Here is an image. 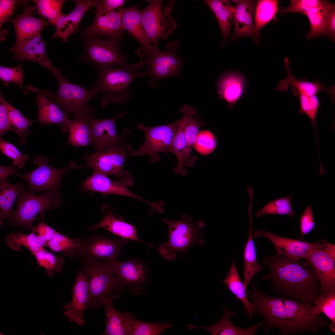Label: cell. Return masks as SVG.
Segmentation results:
<instances>
[{"mask_svg": "<svg viewBox=\"0 0 335 335\" xmlns=\"http://www.w3.org/2000/svg\"><path fill=\"white\" fill-rule=\"evenodd\" d=\"M246 291L254 305V312L264 319L265 333L276 328L281 335L315 333L328 325L327 319L315 313L314 304H304L278 296L270 297L261 291L256 284Z\"/></svg>", "mask_w": 335, "mask_h": 335, "instance_id": "6da1fadb", "label": "cell"}, {"mask_svg": "<svg viewBox=\"0 0 335 335\" xmlns=\"http://www.w3.org/2000/svg\"><path fill=\"white\" fill-rule=\"evenodd\" d=\"M269 272L262 276L272 282L273 291L282 297L311 305L320 290L319 281L305 259H295L282 254L263 258Z\"/></svg>", "mask_w": 335, "mask_h": 335, "instance_id": "7a4b0ae2", "label": "cell"}, {"mask_svg": "<svg viewBox=\"0 0 335 335\" xmlns=\"http://www.w3.org/2000/svg\"><path fill=\"white\" fill-rule=\"evenodd\" d=\"M162 221L168 227L169 239L160 245L158 250L166 260H175L177 257V252L183 254L186 257L190 248L197 244L203 243L201 231L205 224L203 221H198L194 223L191 217L186 214H184L180 220L164 218Z\"/></svg>", "mask_w": 335, "mask_h": 335, "instance_id": "3957f363", "label": "cell"}, {"mask_svg": "<svg viewBox=\"0 0 335 335\" xmlns=\"http://www.w3.org/2000/svg\"><path fill=\"white\" fill-rule=\"evenodd\" d=\"M58 89L52 93L47 90L38 89L28 85V89L43 94L51 98L63 110L74 115L75 118L85 116L93 117V108L87 105L88 101L95 97L99 92L93 85L88 89L73 83L67 80L63 74L56 78Z\"/></svg>", "mask_w": 335, "mask_h": 335, "instance_id": "277c9868", "label": "cell"}, {"mask_svg": "<svg viewBox=\"0 0 335 335\" xmlns=\"http://www.w3.org/2000/svg\"><path fill=\"white\" fill-rule=\"evenodd\" d=\"M147 70L136 73L125 66L97 68V75L93 85L101 92L100 105L103 108L112 103L123 104L130 98L128 88L136 79L148 76Z\"/></svg>", "mask_w": 335, "mask_h": 335, "instance_id": "5b68a950", "label": "cell"}, {"mask_svg": "<svg viewBox=\"0 0 335 335\" xmlns=\"http://www.w3.org/2000/svg\"><path fill=\"white\" fill-rule=\"evenodd\" d=\"M33 193L25 189L18 197L16 210L7 219L11 225L32 231L35 227L34 222L43 220L46 211L52 210L63 201L59 190L45 192L38 195Z\"/></svg>", "mask_w": 335, "mask_h": 335, "instance_id": "8992f818", "label": "cell"}, {"mask_svg": "<svg viewBox=\"0 0 335 335\" xmlns=\"http://www.w3.org/2000/svg\"><path fill=\"white\" fill-rule=\"evenodd\" d=\"M158 44L150 43L147 52L140 57L141 60H146L149 77L147 86L153 89L157 88L156 82L159 79L172 76L180 78V70L184 63L177 55L180 46L179 40L167 42L165 51L160 50Z\"/></svg>", "mask_w": 335, "mask_h": 335, "instance_id": "52a82bcc", "label": "cell"}, {"mask_svg": "<svg viewBox=\"0 0 335 335\" xmlns=\"http://www.w3.org/2000/svg\"><path fill=\"white\" fill-rule=\"evenodd\" d=\"M78 257L88 281L89 299L86 309H97L102 306L103 299L116 292L112 261L101 262L90 257Z\"/></svg>", "mask_w": 335, "mask_h": 335, "instance_id": "ba28073f", "label": "cell"}, {"mask_svg": "<svg viewBox=\"0 0 335 335\" xmlns=\"http://www.w3.org/2000/svg\"><path fill=\"white\" fill-rule=\"evenodd\" d=\"M121 38L104 39L95 37H87L85 44V53L81 60L90 62L99 68L115 66H125L132 71L140 73L141 68L145 65V60L134 64L127 62V57L121 52Z\"/></svg>", "mask_w": 335, "mask_h": 335, "instance_id": "9c48e42d", "label": "cell"}, {"mask_svg": "<svg viewBox=\"0 0 335 335\" xmlns=\"http://www.w3.org/2000/svg\"><path fill=\"white\" fill-rule=\"evenodd\" d=\"M131 145L124 140L121 143L109 149L84 156L86 163L80 166L92 169L106 175H112L119 178V181L127 187L132 186L134 179L131 174L123 169L127 153L130 151Z\"/></svg>", "mask_w": 335, "mask_h": 335, "instance_id": "30bf717a", "label": "cell"}, {"mask_svg": "<svg viewBox=\"0 0 335 335\" xmlns=\"http://www.w3.org/2000/svg\"><path fill=\"white\" fill-rule=\"evenodd\" d=\"M148 6L140 11L142 27L150 43H158L160 38L165 39L172 35L177 28L176 21L170 13L175 4L171 1L162 10L164 1H149Z\"/></svg>", "mask_w": 335, "mask_h": 335, "instance_id": "8fae6325", "label": "cell"}, {"mask_svg": "<svg viewBox=\"0 0 335 335\" xmlns=\"http://www.w3.org/2000/svg\"><path fill=\"white\" fill-rule=\"evenodd\" d=\"M49 159L39 154L33 161L34 164L37 167L22 174L21 178L26 181L28 190L31 193L59 190L62 177L69 171L78 168L74 161H70L66 167L62 168L52 167L49 164Z\"/></svg>", "mask_w": 335, "mask_h": 335, "instance_id": "7c38bea8", "label": "cell"}, {"mask_svg": "<svg viewBox=\"0 0 335 335\" xmlns=\"http://www.w3.org/2000/svg\"><path fill=\"white\" fill-rule=\"evenodd\" d=\"M181 121V119L166 125L156 127H147L138 123L136 128L142 131L145 135V141L138 150L127 153V156H140L145 154L150 156V161L154 163L160 158L159 153L168 152L174 134Z\"/></svg>", "mask_w": 335, "mask_h": 335, "instance_id": "4fadbf2b", "label": "cell"}, {"mask_svg": "<svg viewBox=\"0 0 335 335\" xmlns=\"http://www.w3.org/2000/svg\"><path fill=\"white\" fill-rule=\"evenodd\" d=\"M112 266L116 279V292L122 293L127 287H130V292L134 294L143 292V285L147 281L148 276L146 267L141 260H115L112 261Z\"/></svg>", "mask_w": 335, "mask_h": 335, "instance_id": "5bb4252c", "label": "cell"}, {"mask_svg": "<svg viewBox=\"0 0 335 335\" xmlns=\"http://www.w3.org/2000/svg\"><path fill=\"white\" fill-rule=\"evenodd\" d=\"M81 239V247L77 256L105 261L118 260L122 248L129 241L121 237L111 239L106 235L97 234Z\"/></svg>", "mask_w": 335, "mask_h": 335, "instance_id": "9a60e30c", "label": "cell"}, {"mask_svg": "<svg viewBox=\"0 0 335 335\" xmlns=\"http://www.w3.org/2000/svg\"><path fill=\"white\" fill-rule=\"evenodd\" d=\"M125 111L118 113L112 117L103 119H96L89 116L88 118L91 130V145L96 152L106 150L121 143L129 134L124 131L122 136L117 132L115 123L117 119L124 118Z\"/></svg>", "mask_w": 335, "mask_h": 335, "instance_id": "2e32d148", "label": "cell"}, {"mask_svg": "<svg viewBox=\"0 0 335 335\" xmlns=\"http://www.w3.org/2000/svg\"><path fill=\"white\" fill-rule=\"evenodd\" d=\"M253 234L255 238L263 237L268 239L275 246L276 251L275 254L284 255L297 259L306 258L314 250L324 246L326 242L320 240L316 243H310L280 236L266 230L256 229Z\"/></svg>", "mask_w": 335, "mask_h": 335, "instance_id": "e0dca14e", "label": "cell"}, {"mask_svg": "<svg viewBox=\"0 0 335 335\" xmlns=\"http://www.w3.org/2000/svg\"><path fill=\"white\" fill-rule=\"evenodd\" d=\"M45 42L38 34L15 45L9 51L13 53L14 60H27L36 63L48 69L56 78L62 74L60 69L53 66L48 58L45 49Z\"/></svg>", "mask_w": 335, "mask_h": 335, "instance_id": "ac0fdd59", "label": "cell"}, {"mask_svg": "<svg viewBox=\"0 0 335 335\" xmlns=\"http://www.w3.org/2000/svg\"><path fill=\"white\" fill-rule=\"evenodd\" d=\"M326 244L314 250L304 258L319 281L320 290L318 296L320 297L325 296L335 288V260L324 250Z\"/></svg>", "mask_w": 335, "mask_h": 335, "instance_id": "d6986e66", "label": "cell"}, {"mask_svg": "<svg viewBox=\"0 0 335 335\" xmlns=\"http://www.w3.org/2000/svg\"><path fill=\"white\" fill-rule=\"evenodd\" d=\"M71 302L65 305L64 313L69 322L79 326L83 325L84 311L89 301V293L87 278L85 274L78 270L73 288Z\"/></svg>", "mask_w": 335, "mask_h": 335, "instance_id": "ffe728a7", "label": "cell"}, {"mask_svg": "<svg viewBox=\"0 0 335 335\" xmlns=\"http://www.w3.org/2000/svg\"><path fill=\"white\" fill-rule=\"evenodd\" d=\"M96 16L92 24L84 30L86 37L104 36L109 38H122L125 30L120 16L116 11H108L96 8Z\"/></svg>", "mask_w": 335, "mask_h": 335, "instance_id": "44dd1931", "label": "cell"}, {"mask_svg": "<svg viewBox=\"0 0 335 335\" xmlns=\"http://www.w3.org/2000/svg\"><path fill=\"white\" fill-rule=\"evenodd\" d=\"M236 3L234 7L233 20L235 29L231 40L244 36H250L259 45L260 36L254 29L253 16L255 10L256 2L253 0L232 1Z\"/></svg>", "mask_w": 335, "mask_h": 335, "instance_id": "7402d4cb", "label": "cell"}, {"mask_svg": "<svg viewBox=\"0 0 335 335\" xmlns=\"http://www.w3.org/2000/svg\"><path fill=\"white\" fill-rule=\"evenodd\" d=\"M120 297L116 292L103 299L101 303L105 309L106 325L103 335H129L131 320L134 316L130 312H123L114 306V300Z\"/></svg>", "mask_w": 335, "mask_h": 335, "instance_id": "603a6c76", "label": "cell"}, {"mask_svg": "<svg viewBox=\"0 0 335 335\" xmlns=\"http://www.w3.org/2000/svg\"><path fill=\"white\" fill-rule=\"evenodd\" d=\"M83 187L86 190L134 198L145 203L150 208L154 205V202L147 201L132 192L120 181H113L107 175L99 172L94 171L93 175L83 183Z\"/></svg>", "mask_w": 335, "mask_h": 335, "instance_id": "cb8c5ba5", "label": "cell"}, {"mask_svg": "<svg viewBox=\"0 0 335 335\" xmlns=\"http://www.w3.org/2000/svg\"><path fill=\"white\" fill-rule=\"evenodd\" d=\"M284 66L287 69V75L286 78L280 81L275 88V91L286 92L289 85L293 89V91H298L308 96L317 95L318 93L322 91L328 93L329 96V99L332 102H334L335 99V86L327 87L322 83L317 80L309 82L306 79L301 78L298 79L295 78L291 72L289 66V59L288 57L284 58Z\"/></svg>", "mask_w": 335, "mask_h": 335, "instance_id": "d4e9b609", "label": "cell"}, {"mask_svg": "<svg viewBox=\"0 0 335 335\" xmlns=\"http://www.w3.org/2000/svg\"><path fill=\"white\" fill-rule=\"evenodd\" d=\"M37 8L36 4L26 6L23 9V13L9 20L13 24L16 32L15 45L19 44L31 37L40 34L45 26L51 24L43 18H36L33 16L32 14Z\"/></svg>", "mask_w": 335, "mask_h": 335, "instance_id": "484cf974", "label": "cell"}, {"mask_svg": "<svg viewBox=\"0 0 335 335\" xmlns=\"http://www.w3.org/2000/svg\"><path fill=\"white\" fill-rule=\"evenodd\" d=\"M100 228L104 229L121 238L137 241L152 248L154 247V244L146 243L139 238L136 229L133 225L116 217L111 210L105 211L104 217L100 221L86 230L91 232Z\"/></svg>", "mask_w": 335, "mask_h": 335, "instance_id": "4316f807", "label": "cell"}, {"mask_svg": "<svg viewBox=\"0 0 335 335\" xmlns=\"http://www.w3.org/2000/svg\"><path fill=\"white\" fill-rule=\"evenodd\" d=\"M76 5L68 14L61 15L54 24L56 31L52 38L59 37L64 42L78 29L84 15L93 6L92 0H74Z\"/></svg>", "mask_w": 335, "mask_h": 335, "instance_id": "83f0119b", "label": "cell"}, {"mask_svg": "<svg viewBox=\"0 0 335 335\" xmlns=\"http://www.w3.org/2000/svg\"><path fill=\"white\" fill-rule=\"evenodd\" d=\"M120 14L122 24L125 30L133 36L140 44L138 49L139 56L145 53L150 44L144 30L138 4L127 8L116 9Z\"/></svg>", "mask_w": 335, "mask_h": 335, "instance_id": "f1b7e54d", "label": "cell"}, {"mask_svg": "<svg viewBox=\"0 0 335 335\" xmlns=\"http://www.w3.org/2000/svg\"><path fill=\"white\" fill-rule=\"evenodd\" d=\"M234 311H230L227 307L223 308V315L217 322L209 326H197L186 324L185 326L190 330L195 328H202L208 331L212 335H254L258 329L264 325L262 321L258 324L246 328H240L233 323L231 317L235 315Z\"/></svg>", "mask_w": 335, "mask_h": 335, "instance_id": "f546056e", "label": "cell"}, {"mask_svg": "<svg viewBox=\"0 0 335 335\" xmlns=\"http://www.w3.org/2000/svg\"><path fill=\"white\" fill-rule=\"evenodd\" d=\"M186 116V122L185 133L186 147L184 153L183 164L185 167H190L195 163L198 157L193 155L192 150L199 129L204 126V122L196 115V111L193 107L184 105L180 109Z\"/></svg>", "mask_w": 335, "mask_h": 335, "instance_id": "4dcf8cb0", "label": "cell"}, {"mask_svg": "<svg viewBox=\"0 0 335 335\" xmlns=\"http://www.w3.org/2000/svg\"><path fill=\"white\" fill-rule=\"evenodd\" d=\"M36 101L38 109V121L43 125L57 124L63 133L69 119L67 113L44 94L37 93Z\"/></svg>", "mask_w": 335, "mask_h": 335, "instance_id": "1f68e13d", "label": "cell"}, {"mask_svg": "<svg viewBox=\"0 0 335 335\" xmlns=\"http://www.w3.org/2000/svg\"><path fill=\"white\" fill-rule=\"evenodd\" d=\"M246 86L245 81L241 74L234 72L227 73L222 76L218 82L219 97L231 108L241 97Z\"/></svg>", "mask_w": 335, "mask_h": 335, "instance_id": "d6a6232c", "label": "cell"}, {"mask_svg": "<svg viewBox=\"0 0 335 335\" xmlns=\"http://www.w3.org/2000/svg\"><path fill=\"white\" fill-rule=\"evenodd\" d=\"M88 116L69 119L64 128V133L69 132L68 142L78 147L87 146L91 145V130Z\"/></svg>", "mask_w": 335, "mask_h": 335, "instance_id": "836d02e7", "label": "cell"}, {"mask_svg": "<svg viewBox=\"0 0 335 335\" xmlns=\"http://www.w3.org/2000/svg\"><path fill=\"white\" fill-rule=\"evenodd\" d=\"M249 230L248 236L244 248L243 255L244 280L243 284L246 290L252 278L262 268L257 260L252 227V208L249 207Z\"/></svg>", "mask_w": 335, "mask_h": 335, "instance_id": "e575fe53", "label": "cell"}, {"mask_svg": "<svg viewBox=\"0 0 335 335\" xmlns=\"http://www.w3.org/2000/svg\"><path fill=\"white\" fill-rule=\"evenodd\" d=\"M204 1L214 13L218 23L223 37L220 46L222 48L230 35L234 7L227 0H206Z\"/></svg>", "mask_w": 335, "mask_h": 335, "instance_id": "d590c367", "label": "cell"}, {"mask_svg": "<svg viewBox=\"0 0 335 335\" xmlns=\"http://www.w3.org/2000/svg\"><path fill=\"white\" fill-rule=\"evenodd\" d=\"M26 189L22 182L16 184L9 182L7 179L0 181V223L12 215L13 205L16 198Z\"/></svg>", "mask_w": 335, "mask_h": 335, "instance_id": "8d00e7d4", "label": "cell"}, {"mask_svg": "<svg viewBox=\"0 0 335 335\" xmlns=\"http://www.w3.org/2000/svg\"><path fill=\"white\" fill-rule=\"evenodd\" d=\"M223 282L230 292L242 303L248 312V316L253 317L255 306L248 299L246 290L238 273L234 259L232 260V264L227 275L223 280Z\"/></svg>", "mask_w": 335, "mask_h": 335, "instance_id": "74e56055", "label": "cell"}, {"mask_svg": "<svg viewBox=\"0 0 335 335\" xmlns=\"http://www.w3.org/2000/svg\"><path fill=\"white\" fill-rule=\"evenodd\" d=\"M7 245L16 251H21L22 246L29 249L34 254L35 252L46 246L47 242L33 232L25 234L20 231L16 234L12 231L6 237Z\"/></svg>", "mask_w": 335, "mask_h": 335, "instance_id": "f35d334b", "label": "cell"}, {"mask_svg": "<svg viewBox=\"0 0 335 335\" xmlns=\"http://www.w3.org/2000/svg\"><path fill=\"white\" fill-rule=\"evenodd\" d=\"M182 114V118L174 134L168 152L173 154L177 161L178 165L173 169L174 173L176 174L185 176L188 173L183 164L184 154L186 147L185 133L186 118L185 115Z\"/></svg>", "mask_w": 335, "mask_h": 335, "instance_id": "ab89813d", "label": "cell"}, {"mask_svg": "<svg viewBox=\"0 0 335 335\" xmlns=\"http://www.w3.org/2000/svg\"><path fill=\"white\" fill-rule=\"evenodd\" d=\"M0 101L5 107L10 123V130L15 132L19 137L18 141L22 145L26 141V137L30 131L31 125L36 122L29 119L24 116L20 112L4 99L1 93Z\"/></svg>", "mask_w": 335, "mask_h": 335, "instance_id": "60d3db41", "label": "cell"}, {"mask_svg": "<svg viewBox=\"0 0 335 335\" xmlns=\"http://www.w3.org/2000/svg\"><path fill=\"white\" fill-rule=\"evenodd\" d=\"M329 2L323 0L320 5L311 9L305 15L310 25V31L306 35L307 38H315L323 35Z\"/></svg>", "mask_w": 335, "mask_h": 335, "instance_id": "b9f144b4", "label": "cell"}, {"mask_svg": "<svg viewBox=\"0 0 335 335\" xmlns=\"http://www.w3.org/2000/svg\"><path fill=\"white\" fill-rule=\"evenodd\" d=\"M82 244L81 239L69 238L57 232L46 246L53 252H62L64 256L72 257L78 254Z\"/></svg>", "mask_w": 335, "mask_h": 335, "instance_id": "7bdbcfd3", "label": "cell"}, {"mask_svg": "<svg viewBox=\"0 0 335 335\" xmlns=\"http://www.w3.org/2000/svg\"><path fill=\"white\" fill-rule=\"evenodd\" d=\"M278 1L260 0L256 4L255 16L254 29L260 36L261 29L275 16L278 11Z\"/></svg>", "mask_w": 335, "mask_h": 335, "instance_id": "ee69618b", "label": "cell"}, {"mask_svg": "<svg viewBox=\"0 0 335 335\" xmlns=\"http://www.w3.org/2000/svg\"><path fill=\"white\" fill-rule=\"evenodd\" d=\"M37 263L40 267L44 268L46 274L52 276L55 272L61 271L65 260L61 256L57 255L43 248L34 254Z\"/></svg>", "mask_w": 335, "mask_h": 335, "instance_id": "f6af8a7d", "label": "cell"}, {"mask_svg": "<svg viewBox=\"0 0 335 335\" xmlns=\"http://www.w3.org/2000/svg\"><path fill=\"white\" fill-rule=\"evenodd\" d=\"M314 311L316 315L324 313L331 321L330 330L335 332V288L324 297L317 296L314 302Z\"/></svg>", "mask_w": 335, "mask_h": 335, "instance_id": "bcb514c9", "label": "cell"}, {"mask_svg": "<svg viewBox=\"0 0 335 335\" xmlns=\"http://www.w3.org/2000/svg\"><path fill=\"white\" fill-rule=\"evenodd\" d=\"M292 93L295 96L299 97L300 107L299 109L300 114H305L309 118L314 130L315 134L318 147V140L316 131V118L319 109V101L317 95L308 96L300 92L293 91Z\"/></svg>", "mask_w": 335, "mask_h": 335, "instance_id": "7dc6e473", "label": "cell"}, {"mask_svg": "<svg viewBox=\"0 0 335 335\" xmlns=\"http://www.w3.org/2000/svg\"><path fill=\"white\" fill-rule=\"evenodd\" d=\"M173 327V324L168 322H148L138 320L133 316L129 335H159Z\"/></svg>", "mask_w": 335, "mask_h": 335, "instance_id": "c3c4849f", "label": "cell"}, {"mask_svg": "<svg viewBox=\"0 0 335 335\" xmlns=\"http://www.w3.org/2000/svg\"><path fill=\"white\" fill-rule=\"evenodd\" d=\"M292 194L271 201L257 212L256 217H260L266 215H281L292 217L294 213L292 207Z\"/></svg>", "mask_w": 335, "mask_h": 335, "instance_id": "681fc988", "label": "cell"}, {"mask_svg": "<svg viewBox=\"0 0 335 335\" xmlns=\"http://www.w3.org/2000/svg\"><path fill=\"white\" fill-rule=\"evenodd\" d=\"M38 9V13L46 18L51 24L54 25L59 17L63 13L61 8L65 0H36L33 1Z\"/></svg>", "mask_w": 335, "mask_h": 335, "instance_id": "f907efd6", "label": "cell"}, {"mask_svg": "<svg viewBox=\"0 0 335 335\" xmlns=\"http://www.w3.org/2000/svg\"><path fill=\"white\" fill-rule=\"evenodd\" d=\"M216 145V138L213 133L209 131L204 130L198 132L194 147L198 153L207 156L214 150Z\"/></svg>", "mask_w": 335, "mask_h": 335, "instance_id": "816d5d0a", "label": "cell"}, {"mask_svg": "<svg viewBox=\"0 0 335 335\" xmlns=\"http://www.w3.org/2000/svg\"><path fill=\"white\" fill-rule=\"evenodd\" d=\"M0 149L3 154L13 160V164L21 169L28 159V154L20 152L14 145L0 138Z\"/></svg>", "mask_w": 335, "mask_h": 335, "instance_id": "f5cc1de1", "label": "cell"}, {"mask_svg": "<svg viewBox=\"0 0 335 335\" xmlns=\"http://www.w3.org/2000/svg\"><path fill=\"white\" fill-rule=\"evenodd\" d=\"M0 78L6 86L10 83L18 85L23 91V74L21 64L14 67H7L0 66Z\"/></svg>", "mask_w": 335, "mask_h": 335, "instance_id": "db71d44e", "label": "cell"}, {"mask_svg": "<svg viewBox=\"0 0 335 335\" xmlns=\"http://www.w3.org/2000/svg\"><path fill=\"white\" fill-rule=\"evenodd\" d=\"M322 1L319 0H292L289 6L280 9V13L285 14L291 12H298L305 14L311 9L320 5Z\"/></svg>", "mask_w": 335, "mask_h": 335, "instance_id": "11a10c76", "label": "cell"}, {"mask_svg": "<svg viewBox=\"0 0 335 335\" xmlns=\"http://www.w3.org/2000/svg\"><path fill=\"white\" fill-rule=\"evenodd\" d=\"M29 2L28 0H0V29L3 23L10 20V17L14 13L16 6L19 4H26Z\"/></svg>", "mask_w": 335, "mask_h": 335, "instance_id": "9f6ffc18", "label": "cell"}, {"mask_svg": "<svg viewBox=\"0 0 335 335\" xmlns=\"http://www.w3.org/2000/svg\"><path fill=\"white\" fill-rule=\"evenodd\" d=\"M312 205H308L301 217L300 230L301 239L315 227Z\"/></svg>", "mask_w": 335, "mask_h": 335, "instance_id": "6f0895ef", "label": "cell"}, {"mask_svg": "<svg viewBox=\"0 0 335 335\" xmlns=\"http://www.w3.org/2000/svg\"><path fill=\"white\" fill-rule=\"evenodd\" d=\"M335 4L330 2L323 35L328 36L334 41L335 39Z\"/></svg>", "mask_w": 335, "mask_h": 335, "instance_id": "680465c9", "label": "cell"}, {"mask_svg": "<svg viewBox=\"0 0 335 335\" xmlns=\"http://www.w3.org/2000/svg\"><path fill=\"white\" fill-rule=\"evenodd\" d=\"M32 232L45 240L47 243L52 239L57 232L46 224L43 220H42L40 223L35 226Z\"/></svg>", "mask_w": 335, "mask_h": 335, "instance_id": "91938a15", "label": "cell"}, {"mask_svg": "<svg viewBox=\"0 0 335 335\" xmlns=\"http://www.w3.org/2000/svg\"><path fill=\"white\" fill-rule=\"evenodd\" d=\"M93 6L96 8L106 11H112L122 6L124 0H92Z\"/></svg>", "mask_w": 335, "mask_h": 335, "instance_id": "94428289", "label": "cell"}, {"mask_svg": "<svg viewBox=\"0 0 335 335\" xmlns=\"http://www.w3.org/2000/svg\"><path fill=\"white\" fill-rule=\"evenodd\" d=\"M0 136L2 138L4 134L10 130V123L5 105L0 101Z\"/></svg>", "mask_w": 335, "mask_h": 335, "instance_id": "6125c7cd", "label": "cell"}, {"mask_svg": "<svg viewBox=\"0 0 335 335\" xmlns=\"http://www.w3.org/2000/svg\"><path fill=\"white\" fill-rule=\"evenodd\" d=\"M17 166L12 164L8 166H0V181L7 179L10 176L16 174L21 177L22 174L20 173L16 169Z\"/></svg>", "mask_w": 335, "mask_h": 335, "instance_id": "be15d7a7", "label": "cell"}, {"mask_svg": "<svg viewBox=\"0 0 335 335\" xmlns=\"http://www.w3.org/2000/svg\"><path fill=\"white\" fill-rule=\"evenodd\" d=\"M335 244L327 242L323 248L325 252L335 260Z\"/></svg>", "mask_w": 335, "mask_h": 335, "instance_id": "e7e4bbea", "label": "cell"}]
</instances>
